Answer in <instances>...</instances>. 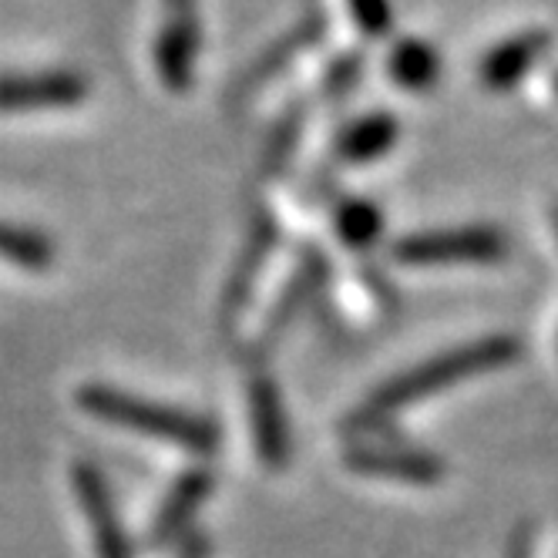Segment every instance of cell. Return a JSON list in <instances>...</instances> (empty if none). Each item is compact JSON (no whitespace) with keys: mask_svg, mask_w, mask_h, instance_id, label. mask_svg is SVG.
<instances>
[{"mask_svg":"<svg viewBox=\"0 0 558 558\" xmlns=\"http://www.w3.org/2000/svg\"><path fill=\"white\" fill-rule=\"evenodd\" d=\"M522 353V343L508 333H495V337H482V340H471L461 347H451L445 353L430 356V361L397 374L393 380L380 384L367 401L356 408L347 421L350 430H374L384 427L393 414H401L404 408L424 401L430 393H441L458 380L477 377V374H488V371H501L508 364L518 361Z\"/></svg>","mask_w":558,"mask_h":558,"instance_id":"cell-1","label":"cell"},{"mask_svg":"<svg viewBox=\"0 0 558 558\" xmlns=\"http://www.w3.org/2000/svg\"><path fill=\"white\" fill-rule=\"evenodd\" d=\"M77 408L95 421L145 434L151 441L182 448L198 458L216 454L222 445V434L209 417L172 408V404L145 401V397H135L129 390H118L108 384H88L77 390Z\"/></svg>","mask_w":558,"mask_h":558,"instance_id":"cell-2","label":"cell"},{"mask_svg":"<svg viewBox=\"0 0 558 558\" xmlns=\"http://www.w3.org/2000/svg\"><path fill=\"white\" fill-rule=\"evenodd\" d=\"M390 256L404 266H448V263H501L508 239L495 226L434 229L397 239Z\"/></svg>","mask_w":558,"mask_h":558,"instance_id":"cell-3","label":"cell"},{"mask_svg":"<svg viewBox=\"0 0 558 558\" xmlns=\"http://www.w3.org/2000/svg\"><path fill=\"white\" fill-rule=\"evenodd\" d=\"M198 51H203V21H198L195 4L169 8V17L158 27L155 48H151L155 71L169 92L182 95L192 88Z\"/></svg>","mask_w":558,"mask_h":558,"instance_id":"cell-4","label":"cell"},{"mask_svg":"<svg viewBox=\"0 0 558 558\" xmlns=\"http://www.w3.org/2000/svg\"><path fill=\"white\" fill-rule=\"evenodd\" d=\"M71 485H74L77 505H82L88 525H92L95 555L98 558H132V542H129L122 518H118V508H114V498H111L105 474L92 461H74Z\"/></svg>","mask_w":558,"mask_h":558,"instance_id":"cell-5","label":"cell"},{"mask_svg":"<svg viewBox=\"0 0 558 558\" xmlns=\"http://www.w3.org/2000/svg\"><path fill=\"white\" fill-rule=\"evenodd\" d=\"M88 98V77L71 68L0 74V111L68 108Z\"/></svg>","mask_w":558,"mask_h":558,"instance_id":"cell-6","label":"cell"},{"mask_svg":"<svg viewBox=\"0 0 558 558\" xmlns=\"http://www.w3.org/2000/svg\"><path fill=\"white\" fill-rule=\"evenodd\" d=\"M250 411H253V437H256V454L266 471H283L293 454L290 441V421L283 397H279L276 377L256 371L250 377Z\"/></svg>","mask_w":558,"mask_h":558,"instance_id":"cell-7","label":"cell"},{"mask_svg":"<svg viewBox=\"0 0 558 558\" xmlns=\"http://www.w3.org/2000/svg\"><path fill=\"white\" fill-rule=\"evenodd\" d=\"M347 468L371 477H390V482H411V485H434L445 477V461L437 454L417 448H397L364 441L347 451Z\"/></svg>","mask_w":558,"mask_h":558,"instance_id":"cell-8","label":"cell"},{"mask_svg":"<svg viewBox=\"0 0 558 558\" xmlns=\"http://www.w3.org/2000/svg\"><path fill=\"white\" fill-rule=\"evenodd\" d=\"M548 48H551L548 31H538V27L518 31L482 54V61H477V77H482V85L492 92H511L548 54Z\"/></svg>","mask_w":558,"mask_h":558,"instance_id":"cell-9","label":"cell"},{"mask_svg":"<svg viewBox=\"0 0 558 558\" xmlns=\"http://www.w3.org/2000/svg\"><path fill=\"white\" fill-rule=\"evenodd\" d=\"M213 488H216V474L209 468H192V471H185L179 482L172 485L169 498L158 505V511L151 518V529H148V545L151 548H162L172 538L185 535L189 525H192V518L198 514V508L209 501Z\"/></svg>","mask_w":558,"mask_h":558,"instance_id":"cell-10","label":"cell"},{"mask_svg":"<svg viewBox=\"0 0 558 558\" xmlns=\"http://www.w3.org/2000/svg\"><path fill=\"white\" fill-rule=\"evenodd\" d=\"M397 138H401V122H397L390 111L377 108L347 122L337 135L333 151L343 166H367L384 158L397 145Z\"/></svg>","mask_w":558,"mask_h":558,"instance_id":"cell-11","label":"cell"},{"mask_svg":"<svg viewBox=\"0 0 558 558\" xmlns=\"http://www.w3.org/2000/svg\"><path fill=\"white\" fill-rule=\"evenodd\" d=\"M276 239H279V229H276V219L259 213L250 226V239H246V250H243V259H239L232 279H229V287H226V296H222V316H226V324H232V316L246 306L253 287H256V279H259V269L263 263L269 259V250L276 246Z\"/></svg>","mask_w":558,"mask_h":558,"instance_id":"cell-12","label":"cell"},{"mask_svg":"<svg viewBox=\"0 0 558 558\" xmlns=\"http://www.w3.org/2000/svg\"><path fill=\"white\" fill-rule=\"evenodd\" d=\"M327 276H330V263L316 253V250H306L293 279H290V287L283 290V296H279V303L272 306L269 313V320H266V330H263V343H269L272 337L283 333L290 324H293V316L324 290L327 283Z\"/></svg>","mask_w":558,"mask_h":558,"instance_id":"cell-13","label":"cell"},{"mask_svg":"<svg viewBox=\"0 0 558 558\" xmlns=\"http://www.w3.org/2000/svg\"><path fill=\"white\" fill-rule=\"evenodd\" d=\"M387 71L404 92L414 95L430 92L437 85V77H441V51L430 41H424V37L404 34L387 51Z\"/></svg>","mask_w":558,"mask_h":558,"instance_id":"cell-14","label":"cell"},{"mask_svg":"<svg viewBox=\"0 0 558 558\" xmlns=\"http://www.w3.org/2000/svg\"><path fill=\"white\" fill-rule=\"evenodd\" d=\"M324 31H327V21H324L320 14H310L306 21H300L293 31H287L283 37H279V41H272V45L250 64V71H246V77H243V85L256 88V85L269 82V77L283 71L296 54L310 51L316 41H320Z\"/></svg>","mask_w":558,"mask_h":558,"instance_id":"cell-15","label":"cell"},{"mask_svg":"<svg viewBox=\"0 0 558 558\" xmlns=\"http://www.w3.org/2000/svg\"><path fill=\"white\" fill-rule=\"evenodd\" d=\"M333 226H337V235L347 250L367 253L384 232V213L377 203H371V198L347 195L333 206Z\"/></svg>","mask_w":558,"mask_h":558,"instance_id":"cell-16","label":"cell"},{"mask_svg":"<svg viewBox=\"0 0 558 558\" xmlns=\"http://www.w3.org/2000/svg\"><path fill=\"white\" fill-rule=\"evenodd\" d=\"M0 259L14 263L21 269L41 272V269H48L54 263V243L37 229L0 222Z\"/></svg>","mask_w":558,"mask_h":558,"instance_id":"cell-17","label":"cell"},{"mask_svg":"<svg viewBox=\"0 0 558 558\" xmlns=\"http://www.w3.org/2000/svg\"><path fill=\"white\" fill-rule=\"evenodd\" d=\"M364 71H367L364 51H340V54L327 64V71H324V95L333 98V101L353 95V88L361 85Z\"/></svg>","mask_w":558,"mask_h":558,"instance_id":"cell-18","label":"cell"},{"mask_svg":"<svg viewBox=\"0 0 558 558\" xmlns=\"http://www.w3.org/2000/svg\"><path fill=\"white\" fill-rule=\"evenodd\" d=\"M350 21L361 27L367 41H380L393 31V4L390 0H347Z\"/></svg>","mask_w":558,"mask_h":558,"instance_id":"cell-19","label":"cell"},{"mask_svg":"<svg viewBox=\"0 0 558 558\" xmlns=\"http://www.w3.org/2000/svg\"><path fill=\"white\" fill-rule=\"evenodd\" d=\"M300 132H303V111L293 108V111H287V118L269 135V145H266V155H263V169L266 172H279V166L290 158L293 142L300 138Z\"/></svg>","mask_w":558,"mask_h":558,"instance_id":"cell-20","label":"cell"},{"mask_svg":"<svg viewBox=\"0 0 558 558\" xmlns=\"http://www.w3.org/2000/svg\"><path fill=\"white\" fill-rule=\"evenodd\" d=\"M209 538L206 535H192L182 548H179V555L175 558H209Z\"/></svg>","mask_w":558,"mask_h":558,"instance_id":"cell-21","label":"cell"},{"mask_svg":"<svg viewBox=\"0 0 558 558\" xmlns=\"http://www.w3.org/2000/svg\"><path fill=\"white\" fill-rule=\"evenodd\" d=\"M195 4V0H166V8H189Z\"/></svg>","mask_w":558,"mask_h":558,"instance_id":"cell-22","label":"cell"},{"mask_svg":"<svg viewBox=\"0 0 558 558\" xmlns=\"http://www.w3.org/2000/svg\"><path fill=\"white\" fill-rule=\"evenodd\" d=\"M551 88H555V95H558V71L551 74Z\"/></svg>","mask_w":558,"mask_h":558,"instance_id":"cell-23","label":"cell"}]
</instances>
